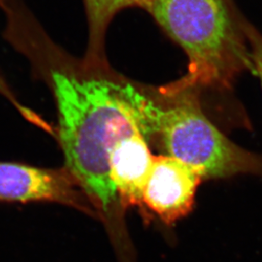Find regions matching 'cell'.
I'll use <instances>...</instances> for the list:
<instances>
[{
	"label": "cell",
	"mask_w": 262,
	"mask_h": 262,
	"mask_svg": "<svg viewBox=\"0 0 262 262\" xmlns=\"http://www.w3.org/2000/svg\"><path fill=\"white\" fill-rule=\"evenodd\" d=\"M3 36L50 84L58 111V139L66 168L108 227L119 259L134 253L117 221L119 199L109 155L119 139L140 129L149 139L154 96L117 74L109 63L76 58L49 35L24 0H0Z\"/></svg>",
	"instance_id": "1"
},
{
	"label": "cell",
	"mask_w": 262,
	"mask_h": 262,
	"mask_svg": "<svg viewBox=\"0 0 262 262\" xmlns=\"http://www.w3.org/2000/svg\"><path fill=\"white\" fill-rule=\"evenodd\" d=\"M147 12L187 56L182 84L229 90L253 69L244 18L232 0H150Z\"/></svg>",
	"instance_id": "2"
},
{
	"label": "cell",
	"mask_w": 262,
	"mask_h": 262,
	"mask_svg": "<svg viewBox=\"0 0 262 262\" xmlns=\"http://www.w3.org/2000/svg\"><path fill=\"white\" fill-rule=\"evenodd\" d=\"M200 89L179 80L154 95L149 138L157 136L166 155L194 169L202 178L262 174V159L219 130L203 112Z\"/></svg>",
	"instance_id": "3"
},
{
	"label": "cell",
	"mask_w": 262,
	"mask_h": 262,
	"mask_svg": "<svg viewBox=\"0 0 262 262\" xmlns=\"http://www.w3.org/2000/svg\"><path fill=\"white\" fill-rule=\"evenodd\" d=\"M0 201L58 203L99 217L66 167L40 168L17 162H0Z\"/></svg>",
	"instance_id": "4"
},
{
	"label": "cell",
	"mask_w": 262,
	"mask_h": 262,
	"mask_svg": "<svg viewBox=\"0 0 262 262\" xmlns=\"http://www.w3.org/2000/svg\"><path fill=\"white\" fill-rule=\"evenodd\" d=\"M202 177L186 163L167 155L155 157L143 193L144 207L166 225L188 215Z\"/></svg>",
	"instance_id": "5"
},
{
	"label": "cell",
	"mask_w": 262,
	"mask_h": 262,
	"mask_svg": "<svg viewBox=\"0 0 262 262\" xmlns=\"http://www.w3.org/2000/svg\"><path fill=\"white\" fill-rule=\"evenodd\" d=\"M155 156L147 138L135 129L117 141L109 155V174L122 210L143 204V193Z\"/></svg>",
	"instance_id": "6"
},
{
	"label": "cell",
	"mask_w": 262,
	"mask_h": 262,
	"mask_svg": "<svg viewBox=\"0 0 262 262\" xmlns=\"http://www.w3.org/2000/svg\"><path fill=\"white\" fill-rule=\"evenodd\" d=\"M150 0H83L88 23V48L84 58L94 63L108 62L105 44L114 18L128 8L148 10Z\"/></svg>",
	"instance_id": "7"
},
{
	"label": "cell",
	"mask_w": 262,
	"mask_h": 262,
	"mask_svg": "<svg viewBox=\"0 0 262 262\" xmlns=\"http://www.w3.org/2000/svg\"><path fill=\"white\" fill-rule=\"evenodd\" d=\"M243 28L250 50L253 69L260 77L262 83V34L245 19H243Z\"/></svg>",
	"instance_id": "8"
},
{
	"label": "cell",
	"mask_w": 262,
	"mask_h": 262,
	"mask_svg": "<svg viewBox=\"0 0 262 262\" xmlns=\"http://www.w3.org/2000/svg\"><path fill=\"white\" fill-rule=\"evenodd\" d=\"M0 94L2 96H4L6 99H8L10 102L19 110V112H21L25 109V106L19 103L17 97L15 96V94H13V92L11 91V89L8 86L6 81L3 79V77L1 75H0Z\"/></svg>",
	"instance_id": "9"
}]
</instances>
